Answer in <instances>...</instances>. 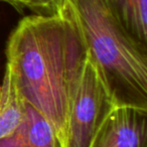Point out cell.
Wrapping results in <instances>:
<instances>
[{"instance_id": "52a82bcc", "label": "cell", "mask_w": 147, "mask_h": 147, "mask_svg": "<svg viewBox=\"0 0 147 147\" xmlns=\"http://www.w3.org/2000/svg\"><path fill=\"white\" fill-rule=\"evenodd\" d=\"M25 102L21 98L8 67L0 85V140L11 135L21 124Z\"/></svg>"}, {"instance_id": "9c48e42d", "label": "cell", "mask_w": 147, "mask_h": 147, "mask_svg": "<svg viewBox=\"0 0 147 147\" xmlns=\"http://www.w3.org/2000/svg\"><path fill=\"white\" fill-rule=\"evenodd\" d=\"M0 1L11 5L19 12H22L24 8H28L31 2V0H0Z\"/></svg>"}, {"instance_id": "ba28073f", "label": "cell", "mask_w": 147, "mask_h": 147, "mask_svg": "<svg viewBox=\"0 0 147 147\" xmlns=\"http://www.w3.org/2000/svg\"><path fill=\"white\" fill-rule=\"evenodd\" d=\"M63 0H31L28 8L35 14H51L59 10Z\"/></svg>"}, {"instance_id": "7a4b0ae2", "label": "cell", "mask_w": 147, "mask_h": 147, "mask_svg": "<svg viewBox=\"0 0 147 147\" xmlns=\"http://www.w3.org/2000/svg\"><path fill=\"white\" fill-rule=\"evenodd\" d=\"M63 5L115 105L147 109V53L125 33L105 0H63Z\"/></svg>"}, {"instance_id": "5b68a950", "label": "cell", "mask_w": 147, "mask_h": 147, "mask_svg": "<svg viewBox=\"0 0 147 147\" xmlns=\"http://www.w3.org/2000/svg\"><path fill=\"white\" fill-rule=\"evenodd\" d=\"M0 147H65L51 123L25 102L21 124L9 136L0 140Z\"/></svg>"}, {"instance_id": "3957f363", "label": "cell", "mask_w": 147, "mask_h": 147, "mask_svg": "<svg viewBox=\"0 0 147 147\" xmlns=\"http://www.w3.org/2000/svg\"><path fill=\"white\" fill-rule=\"evenodd\" d=\"M115 106L100 75L88 59L67 117L63 146L90 147Z\"/></svg>"}, {"instance_id": "8992f818", "label": "cell", "mask_w": 147, "mask_h": 147, "mask_svg": "<svg viewBox=\"0 0 147 147\" xmlns=\"http://www.w3.org/2000/svg\"><path fill=\"white\" fill-rule=\"evenodd\" d=\"M127 35L147 53V0H105Z\"/></svg>"}, {"instance_id": "277c9868", "label": "cell", "mask_w": 147, "mask_h": 147, "mask_svg": "<svg viewBox=\"0 0 147 147\" xmlns=\"http://www.w3.org/2000/svg\"><path fill=\"white\" fill-rule=\"evenodd\" d=\"M90 147H147V109L115 106Z\"/></svg>"}, {"instance_id": "6da1fadb", "label": "cell", "mask_w": 147, "mask_h": 147, "mask_svg": "<svg viewBox=\"0 0 147 147\" xmlns=\"http://www.w3.org/2000/svg\"><path fill=\"white\" fill-rule=\"evenodd\" d=\"M6 59L21 98L51 123L63 142L88 61L80 29L65 7L21 19L7 41Z\"/></svg>"}]
</instances>
